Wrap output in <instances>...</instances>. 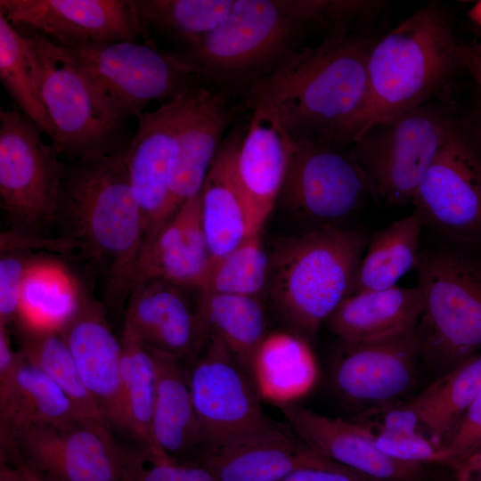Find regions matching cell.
<instances>
[{
  "label": "cell",
  "instance_id": "1",
  "mask_svg": "<svg viewBox=\"0 0 481 481\" xmlns=\"http://www.w3.org/2000/svg\"><path fill=\"white\" fill-rule=\"evenodd\" d=\"M374 42L337 29L304 47L252 89L242 103L290 138L340 148L361 132L368 98L367 62Z\"/></svg>",
  "mask_w": 481,
  "mask_h": 481
},
{
  "label": "cell",
  "instance_id": "2",
  "mask_svg": "<svg viewBox=\"0 0 481 481\" xmlns=\"http://www.w3.org/2000/svg\"><path fill=\"white\" fill-rule=\"evenodd\" d=\"M123 152L68 162L53 234L72 242L94 266L103 305L114 309L127 303L144 238Z\"/></svg>",
  "mask_w": 481,
  "mask_h": 481
},
{
  "label": "cell",
  "instance_id": "3",
  "mask_svg": "<svg viewBox=\"0 0 481 481\" xmlns=\"http://www.w3.org/2000/svg\"><path fill=\"white\" fill-rule=\"evenodd\" d=\"M314 29V0H234L226 18L182 55L242 102L305 47Z\"/></svg>",
  "mask_w": 481,
  "mask_h": 481
},
{
  "label": "cell",
  "instance_id": "4",
  "mask_svg": "<svg viewBox=\"0 0 481 481\" xmlns=\"http://www.w3.org/2000/svg\"><path fill=\"white\" fill-rule=\"evenodd\" d=\"M461 68L463 45L457 43L447 13L439 4L421 6L371 48L359 136L377 123L428 102Z\"/></svg>",
  "mask_w": 481,
  "mask_h": 481
},
{
  "label": "cell",
  "instance_id": "5",
  "mask_svg": "<svg viewBox=\"0 0 481 481\" xmlns=\"http://www.w3.org/2000/svg\"><path fill=\"white\" fill-rule=\"evenodd\" d=\"M369 240L363 230L327 224L277 243L266 289L291 330L314 338L353 293Z\"/></svg>",
  "mask_w": 481,
  "mask_h": 481
},
{
  "label": "cell",
  "instance_id": "6",
  "mask_svg": "<svg viewBox=\"0 0 481 481\" xmlns=\"http://www.w3.org/2000/svg\"><path fill=\"white\" fill-rule=\"evenodd\" d=\"M20 31L50 118V141L59 155L70 162L123 152L129 141L127 118L107 101L77 60L45 36Z\"/></svg>",
  "mask_w": 481,
  "mask_h": 481
},
{
  "label": "cell",
  "instance_id": "7",
  "mask_svg": "<svg viewBox=\"0 0 481 481\" xmlns=\"http://www.w3.org/2000/svg\"><path fill=\"white\" fill-rule=\"evenodd\" d=\"M423 309L416 335L420 361L437 378L481 348V261L453 250L420 254Z\"/></svg>",
  "mask_w": 481,
  "mask_h": 481
},
{
  "label": "cell",
  "instance_id": "8",
  "mask_svg": "<svg viewBox=\"0 0 481 481\" xmlns=\"http://www.w3.org/2000/svg\"><path fill=\"white\" fill-rule=\"evenodd\" d=\"M192 362L189 381L200 453L295 435L265 412L250 373L219 339L208 336Z\"/></svg>",
  "mask_w": 481,
  "mask_h": 481
},
{
  "label": "cell",
  "instance_id": "9",
  "mask_svg": "<svg viewBox=\"0 0 481 481\" xmlns=\"http://www.w3.org/2000/svg\"><path fill=\"white\" fill-rule=\"evenodd\" d=\"M19 110L0 111V203L15 233L54 237L66 163Z\"/></svg>",
  "mask_w": 481,
  "mask_h": 481
},
{
  "label": "cell",
  "instance_id": "10",
  "mask_svg": "<svg viewBox=\"0 0 481 481\" xmlns=\"http://www.w3.org/2000/svg\"><path fill=\"white\" fill-rule=\"evenodd\" d=\"M453 119L445 108L428 102L364 131L348 151L373 195L389 205L412 203Z\"/></svg>",
  "mask_w": 481,
  "mask_h": 481
},
{
  "label": "cell",
  "instance_id": "11",
  "mask_svg": "<svg viewBox=\"0 0 481 481\" xmlns=\"http://www.w3.org/2000/svg\"><path fill=\"white\" fill-rule=\"evenodd\" d=\"M64 47L126 118H137L152 101L167 103L208 84L182 54L164 52L152 43L123 40Z\"/></svg>",
  "mask_w": 481,
  "mask_h": 481
},
{
  "label": "cell",
  "instance_id": "12",
  "mask_svg": "<svg viewBox=\"0 0 481 481\" xmlns=\"http://www.w3.org/2000/svg\"><path fill=\"white\" fill-rule=\"evenodd\" d=\"M102 418L29 426L2 437L4 452L45 481H126L129 449Z\"/></svg>",
  "mask_w": 481,
  "mask_h": 481
},
{
  "label": "cell",
  "instance_id": "13",
  "mask_svg": "<svg viewBox=\"0 0 481 481\" xmlns=\"http://www.w3.org/2000/svg\"><path fill=\"white\" fill-rule=\"evenodd\" d=\"M412 203L424 223L449 237L481 240V151L461 122L451 123Z\"/></svg>",
  "mask_w": 481,
  "mask_h": 481
},
{
  "label": "cell",
  "instance_id": "14",
  "mask_svg": "<svg viewBox=\"0 0 481 481\" xmlns=\"http://www.w3.org/2000/svg\"><path fill=\"white\" fill-rule=\"evenodd\" d=\"M420 361L416 326L380 338L340 341L330 363V384L357 412L399 404L416 386Z\"/></svg>",
  "mask_w": 481,
  "mask_h": 481
},
{
  "label": "cell",
  "instance_id": "15",
  "mask_svg": "<svg viewBox=\"0 0 481 481\" xmlns=\"http://www.w3.org/2000/svg\"><path fill=\"white\" fill-rule=\"evenodd\" d=\"M286 136L289 162L279 199L291 213L316 221H336L350 215L366 195L373 194L366 174L349 151Z\"/></svg>",
  "mask_w": 481,
  "mask_h": 481
},
{
  "label": "cell",
  "instance_id": "16",
  "mask_svg": "<svg viewBox=\"0 0 481 481\" xmlns=\"http://www.w3.org/2000/svg\"><path fill=\"white\" fill-rule=\"evenodd\" d=\"M0 12L19 30L64 46L136 40L147 32L134 0H0Z\"/></svg>",
  "mask_w": 481,
  "mask_h": 481
},
{
  "label": "cell",
  "instance_id": "17",
  "mask_svg": "<svg viewBox=\"0 0 481 481\" xmlns=\"http://www.w3.org/2000/svg\"><path fill=\"white\" fill-rule=\"evenodd\" d=\"M188 93L140 114L136 130L123 152L143 219V239L158 231L179 208L171 191V178L176 129Z\"/></svg>",
  "mask_w": 481,
  "mask_h": 481
},
{
  "label": "cell",
  "instance_id": "18",
  "mask_svg": "<svg viewBox=\"0 0 481 481\" xmlns=\"http://www.w3.org/2000/svg\"><path fill=\"white\" fill-rule=\"evenodd\" d=\"M226 92L205 86L185 99L175 135L171 191L180 208L199 193L224 139L226 129L249 110Z\"/></svg>",
  "mask_w": 481,
  "mask_h": 481
},
{
  "label": "cell",
  "instance_id": "19",
  "mask_svg": "<svg viewBox=\"0 0 481 481\" xmlns=\"http://www.w3.org/2000/svg\"><path fill=\"white\" fill-rule=\"evenodd\" d=\"M296 436L316 453L379 481H433L425 464L395 460L350 420L318 413L297 403L278 406Z\"/></svg>",
  "mask_w": 481,
  "mask_h": 481
},
{
  "label": "cell",
  "instance_id": "20",
  "mask_svg": "<svg viewBox=\"0 0 481 481\" xmlns=\"http://www.w3.org/2000/svg\"><path fill=\"white\" fill-rule=\"evenodd\" d=\"M61 333L102 418L124 432L122 343L108 321L103 303L87 293Z\"/></svg>",
  "mask_w": 481,
  "mask_h": 481
},
{
  "label": "cell",
  "instance_id": "21",
  "mask_svg": "<svg viewBox=\"0 0 481 481\" xmlns=\"http://www.w3.org/2000/svg\"><path fill=\"white\" fill-rule=\"evenodd\" d=\"M209 265L200 192L186 200L158 231L143 239L132 289L151 281H165L182 288L200 289Z\"/></svg>",
  "mask_w": 481,
  "mask_h": 481
},
{
  "label": "cell",
  "instance_id": "22",
  "mask_svg": "<svg viewBox=\"0 0 481 481\" xmlns=\"http://www.w3.org/2000/svg\"><path fill=\"white\" fill-rule=\"evenodd\" d=\"M182 289L165 281L137 285L127 300L123 327L150 350L192 361L204 341L197 311Z\"/></svg>",
  "mask_w": 481,
  "mask_h": 481
},
{
  "label": "cell",
  "instance_id": "23",
  "mask_svg": "<svg viewBox=\"0 0 481 481\" xmlns=\"http://www.w3.org/2000/svg\"><path fill=\"white\" fill-rule=\"evenodd\" d=\"M250 117L251 112L247 117L243 115L224 137L200 190L201 222L210 257L209 268L249 234L259 232L252 227L236 173L237 152Z\"/></svg>",
  "mask_w": 481,
  "mask_h": 481
},
{
  "label": "cell",
  "instance_id": "24",
  "mask_svg": "<svg viewBox=\"0 0 481 481\" xmlns=\"http://www.w3.org/2000/svg\"><path fill=\"white\" fill-rule=\"evenodd\" d=\"M250 111L249 127L236 156V173L252 227L263 232L284 183L289 143L276 123L258 111Z\"/></svg>",
  "mask_w": 481,
  "mask_h": 481
},
{
  "label": "cell",
  "instance_id": "25",
  "mask_svg": "<svg viewBox=\"0 0 481 481\" xmlns=\"http://www.w3.org/2000/svg\"><path fill=\"white\" fill-rule=\"evenodd\" d=\"M422 309L423 295L418 285H396L349 295L326 323L341 342L366 341L417 326Z\"/></svg>",
  "mask_w": 481,
  "mask_h": 481
},
{
  "label": "cell",
  "instance_id": "26",
  "mask_svg": "<svg viewBox=\"0 0 481 481\" xmlns=\"http://www.w3.org/2000/svg\"><path fill=\"white\" fill-rule=\"evenodd\" d=\"M149 349V348H148ZM156 365V394L151 435L159 458L199 454L201 435L182 360L151 350Z\"/></svg>",
  "mask_w": 481,
  "mask_h": 481
},
{
  "label": "cell",
  "instance_id": "27",
  "mask_svg": "<svg viewBox=\"0 0 481 481\" xmlns=\"http://www.w3.org/2000/svg\"><path fill=\"white\" fill-rule=\"evenodd\" d=\"M250 374L261 398L278 407L297 403L313 389L318 366L306 338L293 330H275L257 348Z\"/></svg>",
  "mask_w": 481,
  "mask_h": 481
},
{
  "label": "cell",
  "instance_id": "28",
  "mask_svg": "<svg viewBox=\"0 0 481 481\" xmlns=\"http://www.w3.org/2000/svg\"><path fill=\"white\" fill-rule=\"evenodd\" d=\"M67 264L34 254L27 269L15 327L61 332L87 294Z\"/></svg>",
  "mask_w": 481,
  "mask_h": 481
},
{
  "label": "cell",
  "instance_id": "29",
  "mask_svg": "<svg viewBox=\"0 0 481 481\" xmlns=\"http://www.w3.org/2000/svg\"><path fill=\"white\" fill-rule=\"evenodd\" d=\"M81 417L67 394L18 350L12 374L0 387L1 438L22 428L60 425Z\"/></svg>",
  "mask_w": 481,
  "mask_h": 481
},
{
  "label": "cell",
  "instance_id": "30",
  "mask_svg": "<svg viewBox=\"0 0 481 481\" xmlns=\"http://www.w3.org/2000/svg\"><path fill=\"white\" fill-rule=\"evenodd\" d=\"M322 455L296 435L205 452L198 461L217 481H281L292 471L317 461Z\"/></svg>",
  "mask_w": 481,
  "mask_h": 481
},
{
  "label": "cell",
  "instance_id": "31",
  "mask_svg": "<svg viewBox=\"0 0 481 481\" xmlns=\"http://www.w3.org/2000/svg\"><path fill=\"white\" fill-rule=\"evenodd\" d=\"M196 311L204 343L208 336L219 339L250 373L253 355L268 333L259 298L216 293L200 295Z\"/></svg>",
  "mask_w": 481,
  "mask_h": 481
},
{
  "label": "cell",
  "instance_id": "32",
  "mask_svg": "<svg viewBox=\"0 0 481 481\" xmlns=\"http://www.w3.org/2000/svg\"><path fill=\"white\" fill-rule=\"evenodd\" d=\"M424 224L421 215L414 209L378 231L368 241L353 293L392 288L410 270L416 268Z\"/></svg>",
  "mask_w": 481,
  "mask_h": 481
},
{
  "label": "cell",
  "instance_id": "33",
  "mask_svg": "<svg viewBox=\"0 0 481 481\" xmlns=\"http://www.w3.org/2000/svg\"><path fill=\"white\" fill-rule=\"evenodd\" d=\"M481 392V355L436 378L408 400L418 413L427 436L438 449Z\"/></svg>",
  "mask_w": 481,
  "mask_h": 481
},
{
  "label": "cell",
  "instance_id": "34",
  "mask_svg": "<svg viewBox=\"0 0 481 481\" xmlns=\"http://www.w3.org/2000/svg\"><path fill=\"white\" fill-rule=\"evenodd\" d=\"M120 339L124 432L134 437L151 456L159 458L151 435L157 379L154 357L151 351L125 327Z\"/></svg>",
  "mask_w": 481,
  "mask_h": 481
},
{
  "label": "cell",
  "instance_id": "35",
  "mask_svg": "<svg viewBox=\"0 0 481 481\" xmlns=\"http://www.w3.org/2000/svg\"><path fill=\"white\" fill-rule=\"evenodd\" d=\"M15 332L19 351L67 394L82 416L103 419L84 386L61 332L33 331L19 327H15Z\"/></svg>",
  "mask_w": 481,
  "mask_h": 481
},
{
  "label": "cell",
  "instance_id": "36",
  "mask_svg": "<svg viewBox=\"0 0 481 481\" xmlns=\"http://www.w3.org/2000/svg\"><path fill=\"white\" fill-rule=\"evenodd\" d=\"M148 31L154 28L191 45L215 29L234 0H134Z\"/></svg>",
  "mask_w": 481,
  "mask_h": 481
},
{
  "label": "cell",
  "instance_id": "37",
  "mask_svg": "<svg viewBox=\"0 0 481 481\" xmlns=\"http://www.w3.org/2000/svg\"><path fill=\"white\" fill-rule=\"evenodd\" d=\"M0 79L19 107L51 140L52 126L35 83L22 34L0 12Z\"/></svg>",
  "mask_w": 481,
  "mask_h": 481
},
{
  "label": "cell",
  "instance_id": "38",
  "mask_svg": "<svg viewBox=\"0 0 481 481\" xmlns=\"http://www.w3.org/2000/svg\"><path fill=\"white\" fill-rule=\"evenodd\" d=\"M262 232L249 234L238 247L213 264L199 289L200 295L232 294L259 298L266 289L270 254L264 249Z\"/></svg>",
  "mask_w": 481,
  "mask_h": 481
},
{
  "label": "cell",
  "instance_id": "39",
  "mask_svg": "<svg viewBox=\"0 0 481 481\" xmlns=\"http://www.w3.org/2000/svg\"><path fill=\"white\" fill-rule=\"evenodd\" d=\"M126 481H217L200 462L183 463L170 458H155L143 448L129 450Z\"/></svg>",
  "mask_w": 481,
  "mask_h": 481
},
{
  "label": "cell",
  "instance_id": "40",
  "mask_svg": "<svg viewBox=\"0 0 481 481\" xmlns=\"http://www.w3.org/2000/svg\"><path fill=\"white\" fill-rule=\"evenodd\" d=\"M481 450V392L467 409L447 441L438 449L434 465L452 468Z\"/></svg>",
  "mask_w": 481,
  "mask_h": 481
},
{
  "label": "cell",
  "instance_id": "41",
  "mask_svg": "<svg viewBox=\"0 0 481 481\" xmlns=\"http://www.w3.org/2000/svg\"><path fill=\"white\" fill-rule=\"evenodd\" d=\"M364 429L376 448L390 458L425 465L436 461L438 447L424 434Z\"/></svg>",
  "mask_w": 481,
  "mask_h": 481
},
{
  "label": "cell",
  "instance_id": "42",
  "mask_svg": "<svg viewBox=\"0 0 481 481\" xmlns=\"http://www.w3.org/2000/svg\"><path fill=\"white\" fill-rule=\"evenodd\" d=\"M29 251L1 252L0 257V324L15 322L19 314L23 280L33 257Z\"/></svg>",
  "mask_w": 481,
  "mask_h": 481
},
{
  "label": "cell",
  "instance_id": "43",
  "mask_svg": "<svg viewBox=\"0 0 481 481\" xmlns=\"http://www.w3.org/2000/svg\"><path fill=\"white\" fill-rule=\"evenodd\" d=\"M281 481H379L334 462L323 456L313 464L299 468Z\"/></svg>",
  "mask_w": 481,
  "mask_h": 481
},
{
  "label": "cell",
  "instance_id": "44",
  "mask_svg": "<svg viewBox=\"0 0 481 481\" xmlns=\"http://www.w3.org/2000/svg\"><path fill=\"white\" fill-rule=\"evenodd\" d=\"M18 351L12 346L8 326L0 324V387L9 380L14 370Z\"/></svg>",
  "mask_w": 481,
  "mask_h": 481
},
{
  "label": "cell",
  "instance_id": "45",
  "mask_svg": "<svg viewBox=\"0 0 481 481\" xmlns=\"http://www.w3.org/2000/svg\"><path fill=\"white\" fill-rule=\"evenodd\" d=\"M464 69H466L481 89V47L476 45H463Z\"/></svg>",
  "mask_w": 481,
  "mask_h": 481
},
{
  "label": "cell",
  "instance_id": "46",
  "mask_svg": "<svg viewBox=\"0 0 481 481\" xmlns=\"http://www.w3.org/2000/svg\"><path fill=\"white\" fill-rule=\"evenodd\" d=\"M462 125L475 140L481 151V110H475L472 114L462 119Z\"/></svg>",
  "mask_w": 481,
  "mask_h": 481
},
{
  "label": "cell",
  "instance_id": "47",
  "mask_svg": "<svg viewBox=\"0 0 481 481\" xmlns=\"http://www.w3.org/2000/svg\"><path fill=\"white\" fill-rule=\"evenodd\" d=\"M448 469L452 471L481 469V450H479L468 459L464 460L463 461L454 465L452 468H449Z\"/></svg>",
  "mask_w": 481,
  "mask_h": 481
},
{
  "label": "cell",
  "instance_id": "48",
  "mask_svg": "<svg viewBox=\"0 0 481 481\" xmlns=\"http://www.w3.org/2000/svg\"><path fill=\"white\" fill-rule=\"evenodd\" d=\"M12 462L18 467L24 481H45L32 468L20 459L12 458Z\"/></svg>",
  "mask_w": 481,
  "mask_h": 481
},
{
  "label": "cell",
  "instance_id": "49",
  "mask_svg": "<svg viewBox=\"0 0 481 481\" xmlns=\"http://www.w3.org/2000/svg\"><path fill=\"white\" fill-rule=\"evenodd\" d=\"M0 481H24L18 467L12 463L11 466L2 463L0 469Z\"/></svg>",
  "mask_w": 481,
  "mask_h": 481
},
{
  "label": "cell",
  "instance_id": "50",
  "mask_svg": "<svg viewBox=\"0 0 481 481\" xmlns=\"http://www.w3.org/2000/svg\"><path fill=\"white\" fill-rule=\"evenodd\" d=\"M458 481H481V469L452 471Z\"/></svg>",
  "mask_w": 481,
  "mask_h": 481
},
{
  "label": "cell",
  "instance_id": "51",
  "mask_svg": "<svg viewBox=\"0 0 481 481\" xmlns=\"http://www.w3.org/2000/svg\"><path fill=\"white\" fill-rule=\"evenodd\" d=\"M431 474L433 481H458L453 473L448 469L436 472L431 471Z\"/></svg>",
  "mask_w": 481,
  "mask_h": 481
},
{
  "label": "cell",
  "instance_id": "52",
  "mask_svg": "<svg viewBox=\"0 0 481 481\" xmlns=\"http://www.w3.org/2000/svg\"><path fill=\"white\" fill-rule=\"evenodd\" d=\"M469 16L481 29V1L471 6L469 10Z\"/></svg>",
  "mask_w": 481,
  "mask_h": 481
}]
</instances>
